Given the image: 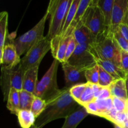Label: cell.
<instances>
[{
	"mask_svg": "<svg viewBox=\"0 0 128 128\" xmlns=\"http://www.w3.org/2000/svg\"><path fill=\"white\" fill-rule=\"evenodd\" d=\"M71 96L70 88H64L46 101L43 112L36 118V128H42L49 122L60 118H65L73 113L80 106Z\"/></svg>",
	"mask_w": 128,
	"mask_h": 128,
	"instance_id": "6da1fadb",
	"label": "cell"
},
{
	"mask_svg": "<svg viewBox=\"0 0 128 128\" xmlns=\"http://www.w3.org/2000/svg\"><path fill=\"white\" fill-rule=\"evenodd\" d=\"M72 0H50L47 12L50 26L47 37L51 42L58 41L62 32Z\"/></svg>",
	"mask_w": 128,
	"mask_h": 128,
	"instance_id": "7a4b0ae2",
	"label": "cell"
},
{
	"mask_svg": "<svg viewBox=\"0 0 128 128\" xmlns=\"http://www.w3.org/2000/svg\"><path fill=\"white\" fill-rule=\"evenodd\" d=\"M90 46L95 58L109 60L121 68V49L116 42L112 31L97 38L96 42Z\"/></svg>",
	"mask_w": 128,
	"mask_h": 128,
	"instance_id": "3957f363",
	"label": "cell"
},
{
	"mask_svg": "<svg viewBox=\"0 0 128 128\" xmlns=\"http://www.w3.org/2000/svg\"><path fill=\"white\" fill-rule=\"evenodd\" d=\"M48 17L49 14L46 11L43 17L31 30L12 41L11 43L16 48L20 56L26 54L34 45L44 37L43 34L45 23Z\"/></svg>",
	"mask_w": 128,
	"mask_h": 128,
	"instance_id": "277c9868",
	"label": "cell"
},
{
	"mask_svg": "<svg viewBox=\"0 0 128 128\" xmlns=\"http://www.w3.org/2000/svg\"><path fill=\"white\" fill-rule=\"evenodd\" d=\"M60 61L54 59L51 66L40 82L34 91L35 96L47 101L60 91L57 84V72Z\"/></svg>",
	"mask_w": 128,
	"mask_h": 128,
	"instance_id": "5b68a950",
	"label": "cell"
},
{
	"mask_svg": "<svg viewBox=\"0 0 128 128\" xmlns=\"http://www.w3.org/2000/svg\"><path fill=\"white\" fill-rule=\"evenodd\" d=\"M50 50H51V41L47 36H44L25 54L18 65V69L25 72L30 69L40 66L42 60Z\"/></svg>",
	"mask_w": 128,
	"mask_h": 128,
	"instance_id": "8992f818",
	"label": "cell"
},
{
	"mask_svg": "<svg viewBox=\"0 0 128 128\" xmlns=\"http://www.w3.org/2000/svg\"><path fill=\"white\" fill-rule=\"evenodd\" d=\"M80 22L86 26L96 38L111 31L110 27L106 24L103 12L98 6H90Z\"/></svg>",
	"mask_w": 128,
	"mask_h": 128,
	"instance_id": "52a82bcc",
	"label": "cell"
},
{
	"mask_svg": "<svg viewBox=\"0 0 128 128\" xmlns=\"http://www.w3.org/2000/svg\"><path fill=\"white\" fill-rule=\"evenodd\" d=\"M67 62L84 71L97 65L96 59L91 52L88 44H78Z\"/></svg>",
	"mask_w": 128,
	"mask_h": 128,
	"instance_id": "ba28073f",
	"label": "cell"
},
{
	"mask_svg": "<svg viewBox=\"0 0 128 128\" xmlns=\"http://www.w3.org/2000/svg\"><path fill=\"white\" fill-rule=\"evenodd\" d=\"M24 72L17 68L12 69L10 70H2V76L4 77V88L2 91L6 92L4 94V96L8 94L11 88H14L18 91L22 90V84H23V78Z\"/></svg>",
	"mask_w": 128,
	"mask_h": 128,
	"instance_id": "9c48e42d",
	"label": "cell"
},
{
	"mask_svg": "<svg viewBox=\"0 0 128 128\" xmlns=\"http://www.w3.org/2000/svg\"><path fill=\"white\" fill-rule=\"evenodd\" d=\"M20 56L12 43L5 44L3 51L0 53V62L2 70H10L15 68L21 62Z\"/></svg>",
	"mask_w": 128,
	"mask_h": 128,
	"instance_id": "30bf717a",
	"label": "cell"
},
{
	"mask_svg": "<svg viewBox=\"0 0 128 128\" xmlns=\"http://www.w3.org/2000/svg\"><path fill=\"white\" fill-rule=\"evenodd\" d=\"M62 68L64 72L66 88H71L75 85L87 82L85 76L86 71L80 70L67 62L62 63Z\"/></svg>",
	"mask_w": 128,
	"mask_h": 128,
	"instance_id": "8fae6325",
	"label": "cell"
},
{
	"mask_svg": "<svg viewBox=\"0 0 128 128\" xmlns=\"http://www.w3.org/2000/svg\"><path fill=\"white\" fill-rule=\"evenodd\" d=\"M128 18V2L127 0H115L111 17V31L120 24H127Z\"/></svg>",
	"mask_w": 128,
	"mask_h": 128,
	"instance_id": "7c38bea8",
	"label": "cell"
},
{
	"mask_svg": "<svg viewBox=\"0 0 128 128\" xmlns=\"http://www.w3.org/2000/svg\"><path fill=\"white\" fill-rule=\"evenodd\" d=\"M72 35L78 44L91 45L96 41V36L81 22L77 25Z\"/></svg>",
	"mask_w": 128,
	"mask_h": 128,
	"instance_id": "4fadbf2b",
	"label": "cell"
},
{
	"mask_svg": "<svg viewBox=\"0 0 128 128\" xmlns=\"http://www.w3.org/2000/svg\"><path fill=\"white\" fill-rule=\"evenodd\" d=\"M90 114L86 109L80 105L77 110L65 119V122L61 128H76L80 122Z\"/></svg>",
	"mask_w": 128,
	"mask_h": 128,
	"instance_id": "5bb4252c",
	"label": "cell"
},
{
	"mask_svg": "<svg viewBox=\"0 0 128 128\" xmlns=\"http://www.w3.org/2000/svg\"><path fill=\"white\" fill-rule=\"evenodd\" d=\"M95 59L97 64L102 68L116 80L119 79H125L127 74L114 63L109 60H101L99 58Z\"/></svg>",
	"mask_w": 128,
	"mask_h": 128,
	"instance_id": "9a60e30c",
	"label": "cell"
},
{
	"mask_svg": "<svg viewBox=\"0 0 128 128\" xmlns=\"http://www.w3.org/2000/svg\"><path fill=\"white\" fill-rule=\"evenodd\" d=\"M92 1V0H81L80 6H79L78 10L77 12H76V14L75 16L74 19L72 21V23L71 24L70 27L68 28L67 31L64 33L63 37H62V39H64L66 37H68V36H71L72 34V32L74 31L75 28H76L77 25L79 24V22L81 21V19L83 17L86 10L91 5Z\"/></svg>",
	"mask_w": 128,
	"mask_h": 128,
	"instance_id": "2e32d148",
	"label": "cell"
},
{
	"mask_svg": "<svg viewBox=\"0 0 128 128\" xmlns=\"http://www.w3.org/2000/svg\"><path fill=\"white\" fill-rule=\"evenodd\" d=\"M39 66L27 70L24 72L23 78L22 90L34 93L38 84V74Z\"/></svg>",
	"mask_w": 128,
	"mask_h": 128,
	"instance_id": "e0dca14e",
	"label": "cell"
},
{
	"mask_svg": "<svg viewBox=\"0 0 128 128\" xmlns=\"http://www.w3.org/2000/svg\"><path fill=\"white\" fill-rule=\"evenodd\" d=\"M109 88L111 96L128 101L124 79H119L114 81L109 86Z\"/></svg>",
	"mask_w": 128,
	"mask_h": 128,
	"instance_id": "ac0fdd59",
	"label": "cell"
},
{
	"mask_svg": "<svg viewBox=\"0 0 128 128\" xmlns=\"http://www.w3.org/2000/svg\"><path fill=\"white\" fill-rule=\"evenodd\" d=\"M7 108L12 114L17 115L20 111V91L11 88L8 95Z\"/></svg>",
	"mask_w": 128,
	"mask_h": 128,
	"instance_id": "d6986e66",
	"label": "cell"
},
{
	"mask_svg": "<svg viewBox=\"0 0 128 128\" xmlns=\"http://www.w3.org/2000/svg\"><path fill=\"white\" fill-rule=\"evenodd\" d=\"M17 116L21 128H30L36 122V117L31 110H20Z\"/></svg>",
	"mask_w": 128,
	"mask_h": 128,
	"instance_id": "ffe728a7",
	"label": "cell"
},
{
	"mask_svg": "<svg viewBox=\"0 0 128 128\" xmlns=\"http://www.w3.org/2000/svg\"><path fill=\"white\" fill-rule=\"evenodd\" d=\"M115 0H99L97 6L101 9L105 17L107 26L111 27L112 11Z\"/></svg>",
	"mask_w": 128,
	"mask_h": 128,
	"instance_id": "44dd1931",
	"label": "cell"
},
{
	"mask_svg": "<svg viewBox=\"0 0 128 128\" xmlns=\"http://www.w3.org/2000/svg\"><path fill=\"white\" fill-rule=\"evenodd\" d=\"M8 13L6 11H2L0 13V53L2 52L5 46L8 32Z\"/></svg>",
	"mask_w": 128,
	"mask_h": 128,
	"instance_id": "7402d4cb",
	"label": "cell"
},
{
	"mask_svg": "<svg viewBox=\"0 0 128 128\" xmlns=\"http://www.w3.org/2000/svg\"><path fill=\"white\" fill-rule=\"evenodd\" d=\"M34 94L25 90L20 91V109L31 110L32 102L34 100Z\"/></svg>",
	"mask_w": 128,
	"mask_h": 128,
	"instance_id": "603a6c76",
	"label": "cell"
},
{
	"mask_svg": "<svg viewBox=\"0 0 128 128\" xmlns=\"http://www.w3.org/2000/svg\"><path fill=\"white\" fill-rule=\"evenodd\" d=\"M96 103L98 109V116L101 118L111 111L114 107L112 96L107 100H96Z\"/></svg>",
	"mask_w": 128,
	"mask_h": 128,
	"instance_id": "cb8c5ba5",
	"label": "cell"
},
{
	"mask_svg": "<svg viewBox=\"0 0 128 128\" xmlns=\"http://www.w3.org/2000/svg\"><path fill=\"white\" fill-rule=\"evenodd\" d=\"M72 35H71V36L64 38L60 42V45L58 46V48L57 52H56V58H55L57 60H58L60 63L62 64L64 62L66 50H67L69 42H70L71 38H72Z\"/></svg>",
	"mask_w": 128,
	"mask_h": 128,
	"instance_id": "d4e9b609",
	"label": "cell"
},
{
	"mask_svg": "<svg viewBox=\"0 0 128 128\" xmlns=\"http://www.w3.org/2000/svg\"><path fill=\"white\" fill-rule=\"evenodd\" d=\"M116 80V79L114 78L110 74H109L102 68L100 66V69H99V85L102 86V87H109Z\"/></svg>",
	"mask_w": 128,
	"mask_h": 128,
	"instance_id": "484cf974",
	"label": "cell"
},
{
	"mask_svg": "<svg viewBox=\"0 0 128 128\" xmlns=\"http://www.w3.org/2000/svg\"><path fill=\"white\" fill-rule=\"evenodd\" d=\"M46 106V101L39 97H35L32 106H31V111L33 113L36 118H37L45 110Z\"/></svg>",
	"mask_w": 128,
	"mask_h": 128,
	"instance_id": "4316f807",
	"label": "cell"
},
{
	"mask_svg": "<svg viewBox=\"0 0 128 128\" xmlns=\"http://www.w3.org/2000/svg\"><path fill=\"white\" fill-rule=\"evenodd\" d=\"M99 69H100V66L97 64L91 68L86 70L85 76H86L87 82H90L93 84H98Z\"/></svg>",
	"mask_w": 128,
	"mask_h": 128,
	"instance_id": "83f0119b",
	"label": "cell"
},
{
	"mask_svg": "<svg viewBox=\"0 0 128 128\" xmlns=\"http://www.w3.org/2000/svg\"><path fill=\"white\" fill-rule=\"evenodd\" d=\"M94 96L93 90H92V84L90 82H87L86 87L84 91L82 92L80 101H78L79 104L82 105L83 104L87 103V102H91V101L95 100Z\"/></svg>",
	"mask_w": 128,
	"mask_h": 128,
	"instance_id": "f1b7e54d",
	"label": "cell"
},
{
	"mask_svg": "<svg viewBox=\"0 0 128 128\" xmlns=\"http://www.w3.org/2000/svg\"><path fill=\"white\" fill-rule=\"evenodd\" d=\"M86 84H87V82L80 84L75 85V86L70 88V94L77 102H78V101H80V98H81L82 92H84L85 88H86Z\"/></svg>",
	"mask_w": 128,
	"mask_h": 128,
	"instance_id": "f546056e",
	"label": "cell"
},
{
	"mask_svg": "<svg viewBox=\"0 0 128 128\" xmlns=\"http://www.w3.org/2000/svg\"><path fill=\"white\" fill-rule=\"evenodd\" d=\"M111 31H112V33H113L114 38L116 42H117L118 46L120 47V48L121 49V50L127 51L128 48V41H127V40L121 35V34L120 33V31H119L117 27L115 28Z\"/></svg>",
	"mask_w": 128,
	"mask_h": 128,
	"instance_id": "4dcf8cb0",
	"label": "cell"
},
{
	"mask_svg": "<svg viewBox=\"0 0 128 128\" xmlns=\"http://www.w3.org/2000/svg\"><path fill=\"white\" fill-rule=\"evenodd\" d=\"M113 106L118 112H128V101L116 97H112Z\"/></svg>",
	"mask_w": 128,
	"mask_h": 128,
	"instance_id": "1f68e13d",
	"label": "cell"
},
{
	"mask_svg": "<svg viewBox=\"0 0 128 128\" xmlns=\"http://www.w3.org/2000/svg\"><path fill=\"white\" fill-rule=\"evenodd\" d=\"M128 121V112H118L116 117L115 122L114 124L124 128L125 124Z\"/></svg>",
	"mask_w": 128,
	"mask_h": 128,
	"instance_id": "d6a6232c",
	"label": "cell"
},
{
	"mask_svg": "<svg viewBox=\"0 0 128 128\" xmlns=\"http://www.w3.org/2000/svg\"><path fill=\"white\" fill-rule=\"evenodd\" d=\"M78 44L76 42V40L74 38L73 36H72V38H71V41H70L68 44V46L67 50H66V55H65V59H64V62H67L68 61L69 59L70 58L72 54H73L74 51H75L76 48V46H77Z\"/></svg>",
	"mask_w": 128,
	"mask_h": 128,
	"instance_id": "836d02e7",
	"label": "cell"
},
{
	"mask_svg": "<svg viewBox=\"0 0 128 128\" xmlns=\"http://www.w3.org/2000/svg\"><path fill=\"white\" fill-rule=\"evenodd\" d=\"M81 106H83L85 109L86 110L87 112H88L90 114L95 115V116H98V109L97 104L96 103V100L94 101H91V102H87L82 104Z\"/></svg>",
	"mask_w": 128,
	"mask_h": 128,
	"instance_id": "e575fe53",
	"label": "cell"
},
{
	"mask_svg": "<svg viewBox=\"0 0 128 128\" xmlns=\"http://www.w3.org/2000/svg\"><path fill=\"white\" fill-rule=\"evenodd\" d=\"M121 66L122 70L128 74V52L121 50Z\"/></svg>",
	"mask_w": 128,
	"mask_h": 128,
	"instance_id": "d590c367",
	"label": "cell"
},
{
	"mask_svg": "<svg viewBox=\"0 0 128 128\" xmlns=\"http://www.w3.org/2000/svg\"><path fill=\"white\" fill-rule=\"evenodd\" d=\"M118 111L114 108L113 107V108L111 110V111H109L108 113H106V114L104 115V116L102 118H105L106 120H108L110 122H111L112 123L114 124L115 122V120H116V117L117 116Z\"/></svg>",
	"mask_w": 128,
	"mask_h": 128,
	"instance_id": "8d00e7d4",
	"label": "cell"
},
{
	"mask_svg": "<svg viewBox=\"0 0 128 128\" xmlns=\"http://www.w3.org/2000/svg\"><path fill=\"white\" fill-rule=\"evenodd\" d=\"M111 97V94L109 87H103L100 96L96 100H107Z\"/></svg>",
	"mask_w": 128,
	"mask_h": 128,
	"instance_id": "74e56055",
	"label": "cell"
},
{
	"mask_svg": "<svg viewBox=\"0 0 128 128\" xmlns=\"http://www.w3.org/2000/svg\"><path fill=\"white\" fill-rule=\"evenodd\" d=\"M117 28L121 35L128 41V25L127 24H120Z\"/></svg>",
	"mask_w": 128,
	"mask_h": 128,
	"instance_id": "f35d334b",
	"label": "cell"
},
{
	"mask_svg": "<svg viewBox=\"0 0 128 128\" xmlns=\"http://www.w3.org/2000/svg\"><path fill=\"white\" fill-rule=\"evenodd\" d=\"M92 90H93L94 96L95 99L96 100V99L98 98V96H100V93H101L103 87H102V86H101L99 84H92Z\"/></svg>",
	"mask_w": 128,
	"mask_h": 128,
	"instance_id": "ab89813d",
	"label": "cell"
},
{
	"mask_svg": "<svg viewBox=\"0 0 128 128\" xmlns=\"http://www.w3.org/2000/svg\"><path fill=\"white\" fill-rule=\"evenodd\" d=\"M124 80H125V84H126V91H127V95H128V74H127V75H126Z\"/></svg>",
	"mask_w": 128,
	"mask_h": 128,
	"instance_id": "60d3db41",
	"label": "cell"
},
{
	"mask_svg": "<svg viewBox=\"0 0 128 128\" xmlns=\"http://www.w3.org/2000/svg\"><path fill=\"white\" fill-rule=\"evenodd\" d=\"M98 1L99 0H92L91 6H97V4L98 2Z\"/></svg>",
	"mask_w": 128,
	"mask_h": 128,
	"instance_id": "b9f144b4",
	"label": "cell"
},
{
	"mask_svg": "<svg viewBox=\"0 0 128 128\" xmlns=\"http://www.w3.org/2000/svg\"><path fill=\"white\" fill-rule=\"evenodd\" d=\"M114 128H122L120 127V126H117V125H114Z\"/></svg>",
	"mask_w": 128,
	"mask_h": 128,
	"instance_id": "7bdbcfd3",
	"label": "cell"
},
{
	"mask_svg": "<svg viewBox=\"0 0 128 128\" xmlns=\"http://www.w3.org/2000/svg\"><path fill=\"white\" fill-rule=\"evenodd\" d=\"M30 128H36V126H35V124H34L33 126H31V127Z\"/></svg>",
	"mask_w": 128,
	"mask_h": 128,
	"instance_id": "ee69618b",
	"label": "cell"
},
{
	"mask_svg": "<svg viewBox=\"0 0 128 128\" xmlns=\"http://www.w3.org/2000/svg\"><path fill=\"white\" fill-rule=\"evenodd\" d=\"M127 24L128 25V22H127Z\"/></svg>",
	"mask_w": 128,
	"mask_h": 128,
	"instance_id": "f6af8a7d",
	"label": "cell"
},
{
	"mask_svg": "<svg viewBox=\"0 0 128 128\" xmlns=\"http://www.w3.org/2000/svg\"><path fill=\"white\" fill-rule=\"evenodd\" d=\"M127 51L128 52V51Z\"/></svg>",
	"mask_w": 128,
	"mask_h": 128,
	"instance_id": "bcb514c9",
	"label": "cell"
},
{
	"mask_svg": "<svg viewBox=\"0 0 128 128\" xmlns=\"http://www.w3.org/2000/svg\"><path fill=\"white\" fill-rule=\"evenodd\" d=\"M127 1H128V0H127Z\"/></svg>",
	"mask_w": 128,
	"mask_h": 128,
	"instance_id": "7dc6e473",
	"label": "cell"
},
{
	"mask_svg": "<svg viewBox=\"0 0 128 128\" xmlns=\"http://www.w3.org/2000/svg\"></svg>",
	"mask_w": 128,
	"mask_h": 128,
	"instance_id": "c3c4849f",
	"label": "cell"
}]
</instances>
